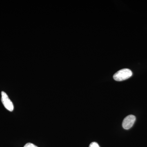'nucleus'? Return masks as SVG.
<instances>
[{
  "instance_id": "obj_3",
  "label": "nucleus",
  "mask_w": 147,
  "mask_h": 147,
  "mask_svg": "<svg viewBox=\"0 0 147 147\" xmlns=\"http://www.w3.org/2000/svg\"><path fill=\"white\" fill-rule=\"evenodd\" d=\"M136 121V117L133 115L127 116L124 119L122 123V126L124 129H128L131 128Z\"/></svg>"
},
{
  "instance_id": "obj_5",
  "label": "nucleus",
  "mask_w": 147,
  "mask_h": 147,
  "mask_svg": "<svg viewBox=\"0 0 147 147\" xmlns=\"http://www.w3.org/2000/svg\"><path fill=\"white\" fill-rule=\"evenodd\" d=\"M24 147H38L30 143H28L24 146Z\"/></svg>"
},
{
  "instance_id": "obj_1",
  "label": "nucleus",
  "mask_w": 147,
  "mask_h": 147,
  "mask_svg": "<svg viewBox=\"0 0 147 147\" xmlns=\"http://www.w3.org/2000/svg\"><path fill=\"white\" fill-rule=\"evenodd\" d=\"M132 75V72L130 69L125 68L119 70L113 76V78L116 81L121 82L129 79Z\"/></svg>"
},
{
  "instance_id": "obj_4",
  "label": "nucleus",
  "mask_w": 147,
  "mask_h": 147,
  "mask_svg": "<svg viewBox=\"0 0 147 147\" xmlns=\"http://www.w3.org/2000/svg\"><path fill=\"white\" fill-rule=\"evenodd\" d=\"M89 147H100L96 142H93L91 143Z\"/></svg>"
},
{
  "instance_id": "obj_2",
  "label": "nucleus",
  "mask_w": 147,
  "mask_h": 147,
  "mask_svg": "<svg viewBox=\"0 0 147 147\" xmlns=\"http://www.w3.org/2000/svg\"><path fill=\"white\" fill-rule=\"evenodd\" d=\"M1 100L2 102L6 109L10 112L13 111L14 109L13 104L9 99L8 95L5 92L3 91L1 92Z\"/></svg>"
}]
</instances>
